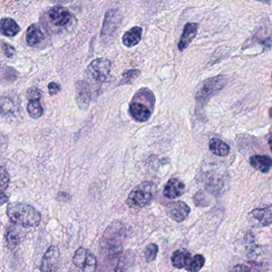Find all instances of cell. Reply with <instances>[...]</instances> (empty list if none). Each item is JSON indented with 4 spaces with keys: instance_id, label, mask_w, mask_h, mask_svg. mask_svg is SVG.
I'll list each match as a JSON object with an SVG mask.
<instances>
[{
    "instance_id": "obj_1",
    "label": "cell",
    "mask_w": 272,
    "mask_h": 272,
    "mask_svg": "<svg viewBox=\"0 0 272 272\" xmlns=\"http://www.w3.org/2000/svg\"><path fill=\"white\" fill-rule=\"evenodd\" d=\"M154 103L155 98L150 89L147 88L139 89L130 102L129 108L130 115L140 122L146 121L152 116Z\"/></svg>"
},
{
    "instance_id": "obj_2",
    "label": "cell",
    "mask_w": 272,
    "mask_h": 272,
    "mask_svg": "<svg viewBox=\"0 0 272 272\" xmlns=\"http://www.w3.org/2000/svg\"><path fill=\"white\" fill-rule=\"evenodd\" d=\"M7 213L12 223L24 228L38 226L42 218L35 208L26 204H11L7 207Z\"/></svg>"
},
{
    "instance_id": "obj_3",
    "label": "cell",
    "mask_w": 272,
    "mask_h": 272,
    "mask_svg": "<svg viewBox=\"0 0 272 272\" xmlns=\"http://www.w3.org/2000/svg\"><path fill=\"white\" fill-rule=\"evenodd\" d=\"M226 83L227 78L223 75L212 77L204 81L196 92L195 97L196 105L201 109H203L204 106L210 100V98L221 91V89L225 86Z\"/></svg>"
},
{
    "instance_id": "obj_4",
    "label": "cell",
    "mask_w": 272,
    "mask_h": 272,
    "mask_svg": "<svg viewBox=\"0 0 272 272\" xmlns=\"http://www.w3.org/2000/svg\"><path fill=\"white\" fill-rule=\"evenodd\" d=\"M156 192V185L151 181H145L132 190L128 196L126 204L134 209L141 208L151 202Z\"/></svg>"
},
{
    "instance_id": "obj_5",
    "label": "cell",
    "mask_w": 272,
    "mask_h": 272,
    "mask_svg": "<svg viewBox=\"0 0 272 272\" xmlns=\"http://www.w3.org/2000/svg\"><path fill=\"white\" fill-rule=\"evenodd\" d=\"M111 70V63L106 58H98L92 61L87 67L89 78L97 83H105L108 80Z\"/></svg>"
},
{
    "instance_id": "obj_6",
    "label": "cell",
    "mask_w": 272,
    "mask_h": 272,
    "mask_svg": "<svg viewBox=\"0 0 272 272\" xmlns=\"http://www.w3.org/2000/svg\"><path fill=\"white\" fill-rule=\"evenodd\" d=\"M73 262L77 268L84 272H92L96 270V257L85 248H78L74 254Z\"/></svg>"
},
{
    "instance_id": "obj_7",
    "label": "cell",
    "mask_w": 272,
    "mask_h": 272,
    "mask_svg": "<svg viewBox=\"0 0 272 272\" xmlns=\"http://www.w3.org/2000/svg\"><path fill=\"white\" fill-rule=\"evenodd\" d=\"M121 22V13L119 10L109 9L105 14L102 29L101 32V38L106 39L110 38L120 26Z\"/></svg>"
},
{
    "instance_id": "obj_8",
    "label": "cell",
    "mask_w": 272,
    "mask_h": 272,
    "mask_svg": "<svg viewBox=\"0 0 272 272\" xmlns=\"http://www.w3.org/2000/svg\"><path fill=\"white\" fill-rule=\"evenodd\" d=\"M47 16L52 26L55 27H64L69 25L73 17L67 8L61 6L52 7L47 12Z\"/></svg>"
},
{
    "instance_id": "obj_9",
    "label": "cell",
    "mask_w": 272,
    "mask_h": 272,
    "mask_svg": "<svg viewBox=\"0 0 272 272\" xmlns=\"http://www.w3.org/2000/svg\"><path fill=\"white\" fill-rule=\"evenodd\" d=\"M60 264V252L55 246H51L47 249L41 263V272H56Z\"/></svg>"
},
{
    "instance_id": "obj_10",
    "label": "cell",
    "mask_w": 272,
    "mask_h": 272,
    "mask_svg": "<svg viewBox=\"0 0 272 272\" xmlns=\"http://www.w3.org/2000/svg\"><path fill=\"white\" fill-rule=\"evenodd\" d=\"M75 93L78 107L83 110H86L91 99V91L88 83L83 80L78 81L75 83Z\"/></svg>"
},
{
    "instance_id": "obj_11",
    "label": "cell",
    "mask_w": 272,
    "mask_h": 272,
    "mask_svg": "<svg viewBox=\"0 0 272 272\" xmlns=\"http://www.w3.org/2000/svg\"><path fill=\"white\" fill-rule=\"evenodd\" d=\"M251 43L262 45L263 51H269L272 47V30L268 26H260L252 34Z\"/></svg>"
},
{
    "instance_id": "obj_12",
    "label": "cell",
    "mask_w": 272,
    "mask_h": 272,
    "mask_svg": "<svg viewBox=\"0 0 272 272\" xmlns=\"http://www.w3.org/2000/svg\"><path fill=\"white\" fill-rule=\"evenodd\" d=\"M199 25L196 22H187L184 27L183 33L181 37V40L178 43V49L180 51H183L193 39L196 38Z\"/></svg>"
},
{
    "instance_id": "obj_13",
    "label": "cell",
    "mask_w": 272,
    "mask_h": 272,
    "mask_svg": "<svg viewBox=\"0 0 272 272\" xmlns=\"http://www.w3.org/2000/svg\"><path fill=\"white\" fill-rule=\"evenodd\" d=\"M185 185L177 178L170 179L164 188L163 194L166 198L173 200L185 192Z\"/></svg>"
},
{
    "instance_id": "obj_14",
    "label": "cell",
    "mask_w": 272,
    "mask_h": 272,
    "mask_svg": "<svg viewBox=\"0 0 272 272\" xmlns=\"http://www.w3.org/2000/svg\"><path fill=\"white\" fill-rule=\"evenodd\" d=\"M191 209L184 201H176L170 207V217L177 223H181L188 217Z\"/></svg>"
},
{
    "instance_id": "obj_15",
    "label": "cell",
    "mask_w": 272,
    "mask_h": 272,
    "mask_svg": "<svg viewBox=\"0 0 272 272\" xmlns=\"http://www.w3.org/2000/svg\"><path fill=\"white\" fill-rule=\"evenodd\" d=\"M251 214L263 227L272 225V204L252 210Z\"/></svg>"
},
{
    "instance_id": "obj_16",
    "label": "cell",
    "mask_w": 272,
    "mask_h": 272,
    "mask_svg": "<svg viewBox=\"0 0 272 272\" xmlns=\"http://www.w3.org/2000/svg\"><path fill=\"white\" fill-rule=\"evenodd\" d=\"M44 40V34L38 24H32L26 33V41L30 47H35Z\"/></svg>"
},
{
    "instance_id": "obj_17",
    "label": "cell",
    "mask_w": 272,
    "mask_h": 272,
    "mask_svg": "<svg viewBox=\"0 0 272 272\" xmlns=\"http://www.w3.org/2000/svg\"><path fill=\"white\" fill-rule=\"evenodd\" d=\"M249 161L255 170L263 173H267L272 169V159L265 155H254Z\"/></svg>"
},
{
    "instance_id": "obj_18",
    "label": "cell",
    "mask_w": 272,
    "mask_h": 272,
    "mask_svg": "<svg viewBox=\"0 0 272 272\" xmlns=\"http://www.w3.org/2000/svg\"><path fill=\"white\" fill-rule=\"evenodd\" d=\"M141 37H142V28L138 26H135L124 34L122 37V43L126 47H133L141 42Z\"/></svg>"
},
{
    "instance_id": "obj_19",
    "label": "cell",
    "mask_w": 272,
    "mask_h": 272,
    "mask_svg": "<svg viewBox=\"0 0 272 272\" xmlns=\"http://www.w3.org/2000/svg\"><path fill=\"white\" fill-rule=\"evenodd\" d=\"M191 260H192V255L189 252L185 249H179L176 251L173 252L171 257L172 266L178 269L186 268L189 264Z\"/></svg>"
},
{
    "instance_id": "obj_20",
    "label": "cell",
    "mask_w": 272,
    "mask_h": 272,
    "mask_svg": "<svg viewBox=\"0 0 272 272\" xmlns=\"http://www.w3.org/2000/svg\"><path fill=\"white\" fill-rule=\"evenodd\" d=\"M1 33L7 37H15L20 32V27L11 18H2L1 19Z\"/></svg>"
},
{
    "instance_id": "obj_21",
    "label": "cell",
    "mask_w": 272,
    "mask_h": 272,
    "mask_svg": "<svg viewBox=\"0 0 272 272\" xmlns=\"http://www.w3.org/2000/svg\"><path fill=\"white\" fill-rule=\"evenodd\" d=\"M209 150L216 156H226L229 154L230 146L221 139L212 138L209 141Z\"/></svg>"
},
{
    "instance_id": "obj_22",
    "label": "cell",
    "mask_w": 272,
    "mask_h": 272,
    "mask_svg": "<svg viewBox=\"0 0 272 272\" xmlns=\"http://www.w3.org/2000/svg\"><path fill=\"white\" fill-rule=\"evenodd\" d=\"M22 232L15 227H9L6 232V239L8 245L16 247L21 243L22 239Z\"/></svg>"
},
{
    "instance_id": "obj_23",
    "label": "cell",
    "mask_w": 272,
    "mask_h": 272,
    "mask_svg": "<svg viewBox=\"0 0 272 272\" xmlns=\"http://www.w3.org/2000/svg\"><path fill=\"white\" fill-rule=\"evenodd\" d=\"M27 112L32 119H40L43 116V108L39 101H30L27 105Z\"/></svg>"
},
{
    "instance_id": "obj_24",
    "label": "cell",
    "mask_w": 272,
    "mask_h": 272,
    "mask_svg": "<svg viewBox=\"0 0 272 272\" xmlns=\"http://www.w3.org/2000/svg\"><path fill=\"white\" fill-rule=\"evenodd\" d=\"M205 263V258L202 255H196L189 264L185 268V270L187 272H197L201 270Z\"/></svg>"
},
{
    "instance_id": "obj_25",
    "label": "cell",
    "mask_w": 272,
    "mask_h": 272,
    "mask_svg": "<svg viewBox=\"0 0 272 272\" xmlns=\"http://www.w3.org/2000/svg\"><path fill=\"white\" fill-rule=\"evenodd\" d=\"M141 74V71L139 69H129L122 74V78L119 83V85H127L132 84L135 79L138 78Z\"/></svg>"
},
{
    "instance_id": "obj_26",
    "label": "cell",
    "mask_w": 272,
    "mask_h": 272,
    "mask_svg": "<svg viewBox=\"0 0 272 272\" xmlns=\"http://www.w3.org/2000/svg\"><path fill=\"white\" fill-rule=\"evenodd\" d=\"M158 250V246L156 243H150L145 249V260L149 263L153 261L156 259Z\"/></svg>"
},
{
    "instance_id": "obj_27",
    "label": "cell",
    "mask_w": 272,
    "mask_h": 272,
    "mask_svg": "<svg viewBox=\"0 0 272 272\" xmlns=\"http://www.w3.org/2000/svg\"><path fill=\"white\" fill-rule=\"evenodd\" d=\"M18 72L12 67H6L2 69V79H6L9 82H14L18 77Z\"/></svg>"
},
{
    "instance_id": "obj_28",
    "label": "cell",
    "mask_w": 272,
    "mask_h": 272,
    "mask_svg": "<svg viewBox=\"0 0 272 272\" xmlns=\"http://www.w3.org/2000/svg\"><path fill=\"white\" fill-rule=\"evenodd\" d=\"M27 99L29 101H39L42 98V92L36 87H31L27 92Z\"/></svg>"
},
{
    "instance_id": "obj_29",
    "label": "cell",
    "mask_w": 272,
    "mask_h": 272,
    "mask_svg": "<svg viewBox=\"0 0 272 272\" xmlns=\"http://www.w3.org/2000/svg\"><path fill=\"white\" fill-rule=\"evenodd\" d=\"M9 185V175L4 168H1V192H4Z\"/></svg>"
},
{
    "instance_id": "obj_30",
    "label": "cell",
    "mask_w": 272,
    "mask_h": 272,
    "mask_svg": "<svg viewBox=\"0 0 272 272\" xmlns=\"http://www.w3.org/2000/svg\"><path fill=\"white\" fill-rule=\"evenodd\" d=\"M2 51L6 57L9 58H13L14 56L16 55V51L15 47L7 43H2Z\"/></svg>"
},
{
    "instance_id": "obj_31",
    "label": "cell",
    "mask_w": 272,
    "mask_h": 272,
    "mask_svg": "<svg viewBox=\"0 0 272 272\" xmlns=\"http://www.w3.org/2000/svg\"><path fill=\"white\" fill-rule=\"evenodd\" d=\"M61 90V86L59 84L54 82H51L48 85V91L51 96H54L56 94H58Z\"/></svg>"
},
{
    "instance_id": "obj_32",
    "label": "cell",
    "mask_w": 272,
    "mask_h": 272,
    "mask_svg": "<svg viewBox=\"0 0 272 272\" xmlns=\"http://www.w3.org/2000/svg\"><path fill=\"white\" fill-rule=\"evenodd\" d=\"M7 201V197L6 195L4 194V192H1V204H3Z\"/></svg>"
},
{
    "instance_id": "obj_33",
    "label": "cell",
    "mask_w": 272,
    "mask_h": 272,
    "mask_svg": "<svg viewBox=\"0 0 272 272\" xmlns=\"http://www.w3.org/2000/svg\"><path fill=\"white\" fill-rule=\"evenodd\" d=\"M268 145H269V148H270L271 151L272 153V133L270 134V136L268 137Z\"/></svg>"
},
{
    "instance_id": "obj_34",
    "label": "cell",
    "mask_w": 272,
    "mask_h": 272,
    "mask_svg": "<svg viewBox=\"0 0 272 272\" xmlns=\"http://www.w3.org/2000/svg\"><path fill=\"white\" fill-rule=\"evenodd\" d=\"M255 1L261 2H263V3H266V4H271V0H255Z\"/></svg>"
},
{
    "instance_id": "obj_35",
    "label": "cell",
    "mask_w": 272,
    "mask_h": 272,
    "mask_svg": "<svg viewBox=\"0 0 272 272\" xmlns=\"http://www.w3.org/2000/svg\"><path fill=\"white\" fill-rule=\"evenodd\" d=\"M269 116H270L271 119H272V107L269 109Z\"/></svg>"
},
{
    "instance_id": "obj_36",
    "label": "cell",
    "mask_w": 272,
    "mask_h": 272,
    "mask_svg": "<svg viewBox=\"0 0 272 272\" xmlns=\"http://www.w3.org/2000/svg\"></svg>"
}]
</instances>
